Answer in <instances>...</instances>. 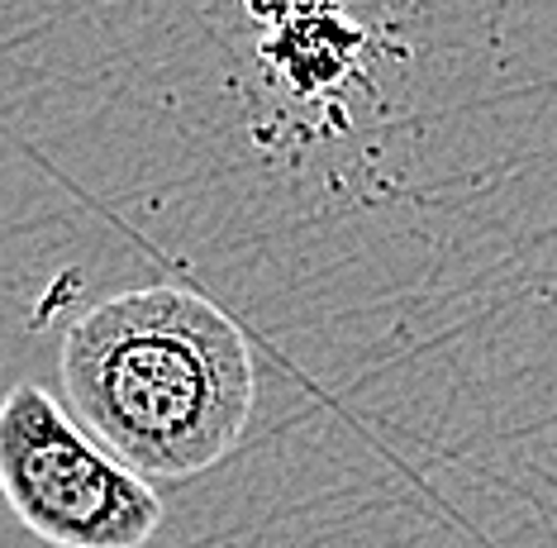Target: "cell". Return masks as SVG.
Returning <instances> with one entry per match:
<instances>
[{"label":"cell","mask_w":557,"mask_h":548,"mask_svg":"<svg viewBox=\"0 0 557 548\" xmlns=\"http://www.w3.org/2000/svg\"><path fill=\"white\" fill-rule=\"evenodd\" d=\"M72 415L148 482H186L238 449L258 363L244 325L196 287H134L62 334Z\"/></svg>","instance_id":"6da1fadb"},{"label":"cell","mask_w":557,"mask_h":548,"mask_svg":"<svg viewBox=\"0 0 557 548\" xmlns=\"http://www.w3.org/2000/svg\"><path fill=\"white\" fill-rule=\"evenodd\" d=\"M0 496L53 548H144L162 529V496L115 458L39 381L0 401Z\"/></svg>","instance_id":"7a4b0ae2"},{"label":"cell","mask_w":557,"mask_h":548,"mask_svg":"<svg viewBox=\"0 0 557 548\" xmlns=\"http://www.w3.org/2000/svg\"><path fill=\"white\" fill-rule=\"evenodd\" d=\"M248 10H252V15H262L268 24H282V10H276L272 0H248Z\"/></svg>","instance_id":"3957f363"}]
</instances>
